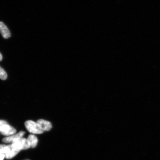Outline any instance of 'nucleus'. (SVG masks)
Masks as SVG:
<instances>
[{"label": "nucleus", "mask_w": 160, "mask_h": 160, "mask_svg": "<svg viewBox=\"0 0 160 160\" xmlns=\"http://www.w3.org/2000/svg\"><path fill=\"white\" fill-rule=\"evenodd\" d=\"M26 129L29 132L36 134H41L43 131L37 122L32 121H28L25 123Z\"/></svg>", "instance_id": "1"}, {"label": "nucleus", "mask_w": 160, "mask_h": 160, "mask_svg": "<svg viewBox=\"0 0 160 160\" xmlns=\"http://www.w3.org/2000/svg\"><path fill=\"white\" fill-rule=\"evenodd\" d=\"M12 145L20 150L28 149L31 147L28 139L22 138L15 140Z\"/></svg>", "instance_id": "2"}, {"label": "nucleus", "mask_w": 160, "mask_h": 160, "mask_svg": "<svg viewBox=\"0 0 160 160\" xmlns=\"http://www.w3.org/2000/svg\"><path fill=\"white\" fill-rule=\"evenodd\" d=\"M0 132L2 135L9 137L15 134L17 132V130L12 127L8 124H5L0 127Z\"/></svg>", "instance_id": "3"}, {"label": "nucleus", "mask_w": 160, "mask_h": 160, "mask_svg": "<svg viewBox=\"0 0 160 160\" xmlns=\"http://www.w3.org/2000/svg\"><path fill=\"white\" fill-rule=\"evenodd\" d=\"M21 150L13 147L12 144L8 145L7 152L5 154V158L6 159H11L15 157L19 152Z\"/></svg>", "instance_id": "4"}, {"label": "nucleus", "mask_w": 160, "mask_h": 160, "mask_svg": "<svg viewBox=\"0 0 160 160\" xmlns=\"http://www.w3.org/2000/svg\"><path fill=\"white\" fill-rule=\"evenodd\" d=\"M25 134L24 132L21 131L18 133L15 134L4 138L2 141L3 142L5 143H12L16 139L19 138H22Z\"/></svg>", "instance_id": "5"}, {"label": "nucleus", "mask_w": 160, "mask_h": 160, "mask_svg": "<svg viewBox=\"0 0 160 160\" xmlns=\"http://www.w3.org/2000/svg\"><path fill=\"white\" fill-rule=\"evenodd\" d=\"M37 122L38 123L43 131H48L52 129V124L49 121L43 119H40L38 120Z\"/></svg>", "instance_id": "6"}, {"label": "nucleus", "mask_w": 160, "mask_h": 160, "mask_svg": "<svg viewBox=\"0 0 160 160\" xmlns=\"http://www.w3.org/2000/svg\"><path fill=\"white\" fill-rule=\"evenodd\" d=\"M0 32L4 39H8L11 37L9 30L3 22H0Z\"/></svg>", "instance_id": "7"}, {"label": "nucleus", "mask_w": 160, "mask_h": 160, "mask_svg": "<svg viewBox=\"0 0 160 160\" xmlns=\"http://www.w3.org/2000/svg\"><path fill=\"white\" fill-rule=\"evenodd\" d=\"M30 147L34 148L37 146L38 143V139L36 136L33 135H30L28 138Z\"/></svg>", "instance_id": "8"}, {"label": "nucleus", "mask_w": 160, "mask_h": 160, "mask_svg": "<svg viewBox=\"0 0 160 160\" xmlns=\"http://www.w3.org/2000/svg\"><path fill=\"white\" fill-rule=\"evenodd\" d=\"M8 75L4 70L0 67V79L5 80L7 79Z\"/></svg>", "instance_id": "9"}, {"label": "nucleus", "mask_w": 160, "mask_h": 160, "mask_svg": "<svg viewBox=\"0 0 160 160\" xmlns=\"http://www.w3.org/2000/svg\"><path fill=\"white\" fill-rule=\"evenodd\" d=\"M8 146L4 145H0V153L5 155L7 151Z\"/></svg>", "instance_id": "10"}, {"label": "nucleus", "mask_w": 160, "mask_h": 160, "mask_svg": "<svg viewBox=\"0 0 160 160\" xmlns=\"http://www.w3.org/2000/svg\"><path fill=\"white\" fill-rule=\"evenodd\" d=\"M7 124L8 123L7 122L3 121V120H0V127L3 125Z\"/></svg>", "instance_id": "11"}, {"label": "nucleus", "mask_w": 160, "mask_h": 160, "mask_svg": "<svg viewBox=\"0 0 160 160\" xmlns=\"http://www.w3.org/2000/svg\"><path fill=\"white\" fill-rule=\"evenodd\" d=\"M5 158V155L3 154L0 153V160H3Z\"/></svg>", "instance_id": "12"}, {"label": "nucleus", "mask_w": 160, "mask_h": 160, "mask_svg": "<svg viewBox=\"0 0 160 160\" xmlns=\"http://www.w3.org/2000/svg\"><path fill=\"white\" fill-rule=\"evenodd\" d=\"M2 56L1 53H0V61H2Z\"/></svg>", "instance_id": "13"}, {"label": "nucleus", "mask_w": 160, "mask_h": 160, "mask_svg": "<svg viewBox=\"0 0 160 160\" xmlns=\"http://www.w3.org/2000/svg\"></svg>", "instance_id": "14"}]
</instances>
